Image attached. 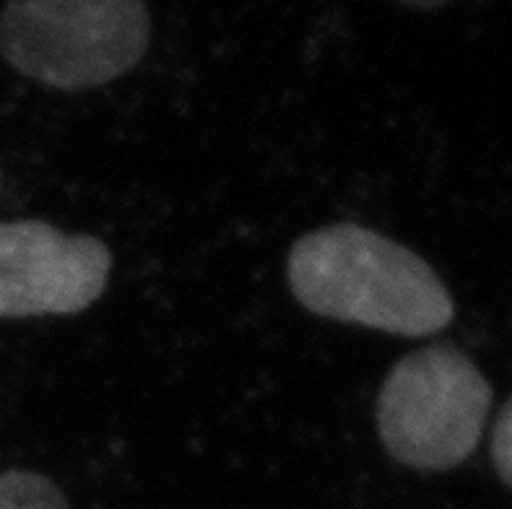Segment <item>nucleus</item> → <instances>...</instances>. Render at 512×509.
I'll use <instances>...</instances> for the list:
<instances>
[{
	"label": "nucleus",
	"mask_w": 512,
	"mask_h": 509,
	"mask_svg": "<svg viewBox=\"0 0 512 509\" xmlns=\"http://www.w3.org/2000/svg\"><path fill=\"white\" fill-rule=\"evenodd\" d=\"M0 509H71L47 476L29 471L0 473Z\"/></svg>",
	"instance_id": "5"
},
{
	"label": "nucleus",
	"mask_w": 512,
	"mask_h": 509,
	"mask_svg": "<svg viewBox=\"0 0 512 509\" xmlns=\"http://www.w3.org/2000/svg\"><path fill=\"white\" fill-rule=\"evenodd\" d=\"M492 385L453 346L403 356L377 398V429L393 460L414 471H453L474 455Z\"/></svg>",
	"instance_id": "3"
},
{
	"label": "nucleus",
	"mask_w": 512,
	"mask_h": 509,
	"mask_svg": "<svg viewBox=\"0 0 512 509\" xmlns=\"http://www.w3.org/2000/svg\"><path fill=\"white\" fill-rule=\"evenodd\" d=\"M151 42L143 0H8L0 55L39 84L84 91L133 71Z\"/></svg>",
	"instance_id": "2"
},
{
	"label": "nucleus",
	"mask_w": 512,
	"mask_h": 509,
	"mask_svg": "<svg viewBox=\"0 0 512 509\" xmlns=\"http://www.w3.org/2000/svg\"><path fill=\"white\" fill-rule=\"evenodd\" d=\"M398 3L409 8H419V11H435V8L448 6L450 0H398Z\"/></svg>",
	"instance_id": "7"
},
{
	"label": "nucleus",
	"mask_w": 512,
	"mask_h": 509,
	"mask_svg": "<svg viewBox=\"0 0 512 509\" xmlns=\"http://www.w3.org/2000/svg\"><path fill=\"white\" fill-rule=\"evenodd\" d=\"M492 460L502 484L512 489V398L502 408L500 419L494 424L492 437Z\"/></svg>",
	"instance_id": "6"
},
{
	"label": "nucleus",
	"mask_w": 512,
	"mask_h": 509,
	"mask_svg": "<svg viewBox=\"0 0 512 509\" xmlns=\"http://www.w3.org/2000/svg\"><path fill=\"white\" fill-rule=\"evenodd\" d=\"M112 255L102 239L45 221L0 224V317L76 315L102 297Z\"/></svg>",
	"instance_id": "4"
},
{
	"label": "nucleus",
	"mask_w": 512,
	"mask_h": 509,
	"mask_svg": "<svg viewBox=\"0 0 512 509\" xmlns=\"http://www.w3.org/2000/svg\"><path fill=\"white\" fill-rule=\"evenodd\" d=\"M289 284L302 307L338 323L396 336H432L453 323L455 304L409 247L357 224L325 226L289 252Z\"/></svg>",
	"instance_id": "1"
}]
</instances>
